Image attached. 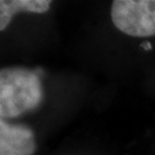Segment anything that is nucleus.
Returning <instances> with one entry per match:
<instances>
[{"mask_svg":"<svg viewBox=\"0 0 155 155\" xmlns=\"http://www.w3.org/2000/svg\"><path fill=\"white\" fill-rule=\"evenodd\" d=\"M44 99L39 70L5 67L0 70V117L12 120L38 108Z\"/></svg>","mask_w":155,"mask_h":155,"instance_id":"nucleus-1","label":"nucleus"},{"mask_svg":"<svg viewBox=\"0 0 155 155\" xmlns=\"http://www.w3.org/2000/svg\"><path fill=\"white\" fill-rule=\"evenodd\" d=\"M110 17L115 28L127 36H155V0H115L111 4Z\"/></svg>","mask_w":155,"mask_h":155,"instance_id":"nucleus-2","label":"nucleus"},{"mask_svg":"<svg viewBox=\"0 0 155 155\" xmlns=\"http://www.w3.org/2000/svg\"><path fill=\"white\" fill-rule=\"evenodd\" d=\"M36 150L32 129L0 120V155H33Z\"/></svg>","mask_w":155,"mask_h":155,"instance_id":"nucleus-3","label":"nucleus"},{"mask_svg":"<svg viewBox=\"0 0 155 155\" xmlns=\"http://www.w3.org/2000/svg\"><path fill=\"white\" fill-rule=\"evenodd\" d=\"M50 0H1L0 1V31H5L17 13L44 14L50 11Z\"/></svg>","mask_w":155,"mask_h":155,"instance_id":"nucleus-4","label":"nucleus"}]
</instances>
